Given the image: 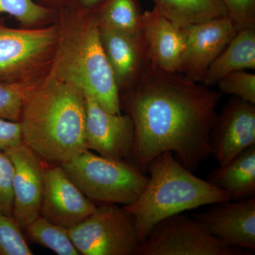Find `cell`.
Listing matches in <instances>:
<instances>
[{"label":"cell","mask_w":255,"mask_h":255,"mask_svg":"<svg viewBox=\"0 0 255 255\" xmlns=\"http://www.w3.org/2000/svg\"><path fill=\"white\" fill-rule=\"evenodd\" d=\"M14 166L9 156L0 150V213L12 216Z\"/></svg>","instance_id":"obj_26"},{"label":"cell","mask_w":255,"mask_h":255,"mask_svg":"<svg viewBox=\"0 0 255 255\" xmlns=\"http://www.w3.org/2000/svg\"><path fill=\"white\" fill-rule=\"evenodd\" d=\"M22 228L12 216L0 213V255H32Z\"/></svg>","instance_id":"obj_24"},{"label":"cell","mask_w":255,"mask_h":255,"mask_svg":"<svg viewBox=\"0 0 255 255\" xmlns=\"http://www.w3.org/2000/svg\"><path fill=\"white\" fill-rule=\"evenodd\" d=\"M99 31L102 46L113 70L120 95H122L136 84L150 65L141 38L102 26H99Z\"/></svg>","instance_id":"obj_16"},{"label":"cell","mask_w":255,"mask_h":255,"mask_svg":"<svg viewBox=\"0 0 255 255\" xmlns=\"http://www.w3.org/2000/svg\"><path fill=\"white\" fill-rule=\"evenodd\" d=\"M4 152L14 169L12 216L23 229L40 216L46 168L42 159L23 141Z\"/></svg>","instance_id":"obj_12"},{"label":"cell","mask_w":255,"mask_h":255,"mask_svg":"<svg viewBox=\"0 0 255 255\" xmlns=\"http://www.w3.org/2000/svg\"><path fill=\"white\" fill-rule=\"evenodd\" d=\"M23 229L28 238L58 255H80L70 239L68 230L40 216Z\"/></svg>","instance_id":"obj_21"},{"label":"cell","mask_w":255,"mask_h":255,"mask_svg":"<svg viewBox=\"0 0 255 255\" xmlns=\"http://www.w3.org/2000/svg\"><path fill=\"white\" fill-rule=\"evenodd\" d=\"M94 203L127 206L145 189L149 177L133 162L107 158L86 150L60 164Z\"/></svg>","instance_id":"obj_5"},{"label":"cell","mask_w":255,"mask_h":255,"mask_svg":"<svg viewBox=\"0 0 255 255\" xmlns=\"http://www.w3.org/2000/svg\"><path fill=\"white\" fill-rule=\"evenodd\" d=\"M226 246L199 221L178 214L161 220L140 242L135 255H246Z\"/></svg>","instance_id":"obj_8"},{"label":"cell","mask_w":255,"mask_h":255,"mask_svg":"<svg viewBox=\"0 0 255 255\" xmlns=\"http://www.w3.org/2000/svg\"><path fill=\"white\" fill-rule=\"evenodd\" d=\"M55 13L54 9L34 0H0V14L12 16L26 28L48 22Z\"/></svg>","instance_id":"obj_22"},{"label":"cell","mask_w":255,"mask_h":255,"mask_svg":"<svg viewBox=\"0 0 255 255\" xmlns=\"http://www.w3.org/2000/svg\"><path fill=\"white\" fill-rule=\"evenodd\" d=\"M182 73L202 83L208 68L236 36L238 30L228 16L184 27Z\"/></svg>","instance_id":"obj_10"},{"label":"cell","mask_w":255,"mask_h":255,"mask_svg":"<svg viewBox=\"0 0 255 255\" xmlns=\"http://www.w3.org/2000/svg\"><path fill=\"white\" fill-rule=\"evenodd\" d=\"M220 93L232 95L255 105V75L246 70L234 72L218 82Z\"/></svg>","instance_id":"obj_25"},{"label":"cell","mask_w":255,"mask_h":255,"mask_svg":"<svg viewBox=\"0 0 255 255\" xmlns=\"http://www.w3.org/2000/svg\"><path fill=\"white\" fill-rule=\"evenodd\" d=\"M93 13L99 26L140 36L142 12L138 0H105Z\"/></svg>","instance_id":"obj_20"},{"label":"cell","mask_w":255,"mask_h":255,"mask_svg":"<svg viewBox=\"0 0 255 255\" xmlns=\"http://www.w3.org/2000/svg\"><path fill=\"white\" fill-rule=\"evenodd\" d=\"M49 1H55V2H61L62 6L65 3V0H49Z\"/></svg>","instance_id":"obj_30"},{"label":"cell","mask_w":255,"mask_h":255,"mask_svg":"<svg viewBox=\"0 0 255 255\" xmlns=\"http://www.w3.org/2000/svg\"><path fill=\"white\" fill-rule=\"evenodd\" d=\"M206 180L226 191L231 201L255 196V145L242 152L226 165L208 174Z\"/></svg>","instance_id":"obj_17"},{"label":"cell","mask_w":255,"mask_h":255,"mask_svg":"<svg viewBox=\"0 0 255 255\" xmlns=\"http://www.w3.org/2000/svg\"><path fill=\"white\" fill-rule=\"evenodd\" d=\"M60 14L58 43L48 75L92 95L107 112L122 113L120 92L93 11L66 2Z\"/></svg>","instance_id":"obj_3"},{"label":"cell","mask_w":255,"mask_h":255,"mask_svg":"<svg viewBox=\"0 0 255 255\" xmlns=\"http://www.w3.org/2000/svg\"><path fill=\"white\" fill-rule=\"evenodd\" d=\"M161 14L184 27L227 16L221 0H152Z\"/></svg>","instance_id":"obj_19"},{"label":"cell","mask_w":255,"mask_h":255,"mask_svg":"<svg viewBox=\"0 0 255 255\" xmlns=\"http://www.w3.org/2000/svg\"><path fill=\"white\" fill-rule=\"evenodd\" d=\"M58 39V24L15 28L0 19V82L42 81L49 74Z\"/></svg>","instance_id":"obj_6"},{"label":"cell","mask_w":255,"mask_h":255,"mask_svg":"<svg viewBox=\"0 0 255 255\" xmlns=\"http://www.w3.org/2000/svg\"><path fill=\"white\" fill-rule=\"evenodd\" d=\"M68 234L82 255H135L140 243L133 216L117 204H100Z\"/></svg>","instance_id":"obj_7"},{"label":"cell","mask_w":255,"mask_h":255,"mask_svg":"<svg viewBox=\"0 0 255 255\" xmlns=\"http://www.w3.org/2000/svg\"><path fill=\"white\" fill-rule=\"evenodd\" d=\"M84 96L87 150H95L107 158L132 162L135 135L130 116L110 113L103 110L92 95Z\"/></svg>","instance_id":"obj_9"},{"label":"cell","mask_w":255,"mask_h":255,"mask_svg":"<svg viewBox=\"0 0 255 255\" xmlns=\"http://www.w3.org/2000/svg\"><path fill=\"white\" fill-rule=\"evenodd\" d=\"M255 69V28L239 30L214 60L205 74L203 85H217L234 72Z\"/></svg>","instance_id":"obj_18"},{"label":"cell","mask_w":255,"mask_h":255,"mask_svg":"<svg viewBox=\"0 0 255 255\" xmlns=\"http://www.w3.org/2000/svg\"><path fill=\"white\" fill-rule=\"evenodd\" d=\"M209 142L211 155L219 166L255 145V105L236 97L228 100L216 117Z\"/></svg>","instance_id":"obj_11"},{"label":"cell","mask_w":255,"mask_h":255,"mask_svg":"<svg viewBox=\"0 0 255 255\" xmlns=\"http://www.w3.org/2000/svg\"><path fill=\"white\" fill-rule=\"evenodd\" d=\"M140 36L152 66L169 73H182L184 27L154 7L142 12Z\"/></svg>","instance_id":"obj_15"},{"label":"cell","mask_w":255,"mask_h":255,"mask_svg":"<svg viewBox=\"0 0 255 255\" xmlns=\"http://www.w3.org/2000/svg\"><path fill=\"white\" fill-rule=\"evenodd\" d=\"M238 31L255 28V0H221Z\"/></svg>","instance_id":"obj_27"},{"label":"cell","mask_w":255,"mask_h":255,"mask_svg":"<svg viewBox=\"0 0 255 255\" xmlns=\"http://www.w3.org/2000/svg\"><path fill=\"white\" fill-rule=\"evenodd\" d=\"M105 0H67V2L82 9L95 11Z\"/></svg>","instance_id":"obj_29"},{"label":"cell","mask_w":255,"mask_h":255,"mask_svg":"<svg viewBox=\"0 0 255 255\" xmlns=\"http://www.w3.org/2000/svg\"><path fill=\"white\" fill-rule=\"evenodd\" d=\"M19 123L22 141L49 163H64L87 150L85 96L50 75L28 95Z\"/></svg>","instance_id":"obj_2"},{"label":"cell","mask_w":255,"mask_h":255,"mask_svg":"<svg viewBox=\"0 0 255 255\" xmlns=\"http://www.w3.org/2000/svg\"><path fill=\"white\" fill-rule=\"evenodd\" d=\"M97 206L87 197L60 164L44 172L40 216L50 222L70 229L95 212Z\"/></svg>","instance_id":"obj_13"},{"label":"cell","mask_w":255,"mask_h":255,"mask_svg":"<svg viewBox=\"0 0 255 255\" xmlns=\"http://www.w3.org/2000/svg\"><path fill=\"white\" fill-rule=\"evenodd\" d=\"M21 142L22 135L19 122L0 118V150H7Z\"/></svg>","instance_id":"obj_28"},{"label":"cell","mask_w":255,"mask_h":255,"mask_svg":"<svg viewBox=\"0 0 255 255\" xmlns=\"http://www.w3.org/2000/svg\"><path fill=\"white\" fill-rule=\"evenodd\" d=\"M222 95L182 73L149 65L120 95L135 128L132 162L146 173L152 159L169 151L194 172L211 155L210 133Z\"/></svg>","instance_id":"obj_1"},{"label":"cell","mask_w":255,"mask_h":255,"mask_svg":"<svg viewBox=\"0 0 255 255\" xmlns=\"http://www.w3.org/2000/svg\"><path fill=\"white\" fill-rule=\"evenodd\" d=\"M147 172L150 177L141 194L132 204L124 206L135 219L140 242L161 220L201 206L231 201L226 191L196 177L169 151L152 159Z\"/></svg>","instance_id":"obj_4"},{"label":"cell","mask_w":255,"mask_h":255,"mask_svg":"<svg viewBox=\"0 0 255 255\" xmlns=\"http://www.w3.org/2000/svg\"><path fill=\"white\" fill-rule=\"evenodd\" d=\"M194 214L213 236L226 246L248 251L255 250V198L228 201Z\"/></svg>","instance_id":"obj_14"},{"label":"cell","mask_w":255,"mask_h":255,"mask_svg":"<svg viewBox=\"0 0 255 255\" xmlns=\"http://www.w3.org/2000/svg\"><path fill=\"white\" fill-rule=\"evenodd\" d=\"M41 82L32 83L0 82V118L19 122L25 101Z\"/></svg>","instance_id":"obj_23"}]
</instances>
